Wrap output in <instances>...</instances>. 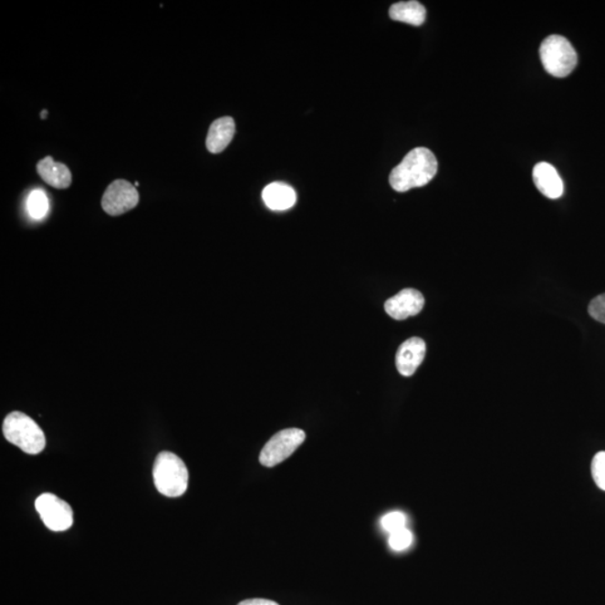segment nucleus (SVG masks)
<instances>
[{
	"instance_id": "nucleus-1",
	"label": "nucleus",
	"mask_w": 605,
	"mask_h": 605,
	"mask_svg": "<svg viewBox=\"0 0 605 605\" xmlns=\"http://www.w3.org/2000/svg\"><path fill=\"white\" fill-rule=\"evenodd\" d=\"M437 167L439 164L435 155L425 147H417L391 171V188L397 192H407L429 184L437 173Z\"/></svg>"
},
{
	"instance_id": "nucleus-2",
	"label": "nucleus",
	"mask_w": 605,
	"mask_h": 605,
	"mask_svg": "<svg viewBox=\"0 0 605 605\" xmlns=\"http://www.w3.org/2000/svg\"><path fill=\"white\" fill-rule=\"evenodd\" d=\"M152 478L160 494L169 498H177L188 490V467L181 457L172 452H161L156 456Z\"/></svg>"
},
{
	"instance_id": "nucleus-3",
	"label": "nucleus",
	"mask_w": 605,
	"mask_h": 605,
	"mask_svg": "<svg viewBox=\"0 0 605 605\" xmlns=\"http://www.w3.org/2000/svg\"><path fill=\"white\" fill-rule=\"evenodd\" d=\"M3 434L26 454L37 455L46 449V435L41 427L22 412H13L5 418Z\"/></svg>"
},
{
	"instance_id": "nucleus-4",
	"label": "nucleus",
	"mask_w": 605,
	"mask_h": 605,
	"mask_svg": "<svg viewBox=\"0 0 605 605\" xmlns=\"http://www.w3.org/2000/svg\"><path fill=\"white\" fill-rule=\"evenodd\" d=\"M540 60L546 71L556 78H565L578 64V54L568 38L550 36L540 46Z\"/></svg>"
},
{
	"instance_id": "nucleus-5",
	"label": "nucleus",
	"mask_w": 605,
	"mask_h": 605,
	"mask_svg": "<svg viewBox=\"0 0 605 605\" xmlns=\"http://www.w3.org/2000/svg\"><path fill=\"white\" fill-rule=\"evenodd\" d=\"M305 432L299 429L283 430L275 434L260 452V464L274 467L287 460L305 441Z\"/></svg>"
},
{
	"instance_id": "nucleus-6",
	"label": "nucleus",
	"mask_w": 605,
	"mask_h": 605,
	"mask_svg": "<svg viewBox=\"0 0 605 605\" xmlns=\"http://www.w3.org/2000/svg\"><path fill=\"white\" fill-rule=\"evenodd\" d=\"M36 508L44 525L52 531H66L73 525V510L56 495L43 494L36 501Z\"/></svg>"
},
{
	"instance_id": "nucleus-7",
	"label": "nucleus",
	"mask_w": 605,
	"mask_h": 605,
	"mask_svg": "<svg viewBox=\"0 0 605 605\" xmlns=\"http://www.w3.org/2000/svg\"><path fill=\"white\" fill-rule=\"evenodd\" d=\"M140 193L136 186L125 180H117L103 193L101 205L106 214L117 216L136 208Z\"/></svg>"
},
{
	"instance_id": "nucleus-8",
	"label": "nucleus",
	"mask_w": 605,
	"mask_h": 605,
	"mask_svg": "<svg viewBox=\"0 0 605 605\" xmlns=\"http://www.w3.org/2000/svg\"><path fill=\"white\" fill-rule=\"evenodd\" d=\"M425 299L421 292L416 289L406 288L401 290L395 297L387 299L385 311L393 319L402 321L411 317H415L424 308Z\"/></svg>"
},
{
	"instance_id": "nucleus-9",
	"label": "nucleus",
	"mask_w": 605,
	"mask_h": 605,
	"mask_svg": "<svg viewBox=\"0 0 605 605\" xmlns=\"http://www.w3.org/2000/svg\"><path fill=\"white\" fill-rule=\"evenodd\" d=\"M426 343L421 338H411L403 342L396 354V367L403 377L414 375L418 367L424 361Z\"/></svg>"
},
{
	"instance_id": "nucleus-10",
	"label": "nucleus",
	"mask_w": 605,
	"mask_h": 605,
	"mask_svg": "<svg viewBox=\"0 0 605 605\" xmlns=\"http://www.w3.org/2000/svg\"><path fill=\"white\" fill-rule=\"evenodd\" d=\"M533 177L536 188L546 198L555 200L563 195L564 183L553 165L538 163L534 167Z\"/></svg>"
},
{
	"instance_id": "nucleus-11",
	"label": "nucleus",
	"mask_w": 605,
	"mask_h": 605,
	"mask_svg": "<svg viewBox=\"0 0 605 605\" xmlns=\"http://www.w3.org/2000/svg\"><path fill=\"white\" fill-rule=\"evenodd\" d=\"M235 132V120L231 117L219 118L210 126L206 137V149L214 154H219L227 149Z\"/></svg>"
},
{
	"instance_id": "nucleus-12",
	"label": "nucleus",
	"mask_w": 605,
	"mask_h": 605,
	"mask_svg": "<svg viewBox=\"0 0 605 605\" xmlns=\"http://www.w3.org/2000/svg\"><path fill=\"white\" fill-rule=\"evenodd\" d=\"M37 173L46 183L58 190L68 189L72 183L70 170L68 166L54 162L52 156H47L38 162Z\"/></svg>"
},
{
	"instance_id": "nucleus-13",
	"label": "nucleus",
	"mask_w": 605,
	"mask_h": 605,
	"mask_svg": "<svg viewBox=\"0 0 605 605\" xmlns=\"http://www.w3.org/2000/svg\"><path fill=\"white\" fill-rule=\"evenodd\" d=\"M263 200L270 210L285 211L293 208L297 202V193L292 186L275 182L264 189Z\"/></svg>"
},
{
	"instance_id": "nucleus-14",
	"label": "nucleus",
	"mask_w": 605,
	"mask_h": 605,
	"mask_svg": "<svg viewBox=\"0 0 605 605\" xmlns=\"http://www.w3.org/2000/svg\"><path fill=\"white\" fill-rule=\"evenodd\" d=\"M390 16L393 21L420 26L425 22L426 9L421 3L415 2V0L401 2L392 5L390 9Z\"/></svg>"
},
{
	"instance_id": "nucleus-15",
	"label": "nucleus",
	"mask_w": 605,
	"mask_h": 605,
	"mask_svg": "<svg viewBox=\"0 0 605 605\" xmlns=\"http://www.w3.org/2000/svg\"><path fill=\"white\" fill-rule=\"evenodd\" d=\"M48 199L41 190L33 191L27 199V211L33 219L41 220L48 213Z\"/></svg>"
},
{
	"instance_id": "nucleus-16",
	"label": "nucleus",
	"mask_w": 605,
	"mask_h": 605,
	"mask_svg": "<svg viewBox=\"0 0 605 605\" xmlns=\"http://www.w3.org/2000/svg\"><path fill=\"white\" fill-rule=\"evenodd\" d=\"M383 529L391 535L396 531L406 528V516L400 511L391 513L385 516L381 520Z\"/></svg>"
},
{
	"instance_id": "nucleus-17",
	"label": "nucleus",
	"mask_w": 605,
	"mask_h": 605,
	"mask_svg": "<svg viewBox=\"0 0 605 605\" xmlns=\"http://www.w3.org/2000/svg\"><path fill=\"white\" fill-rule=\"evenodd\" d=\"M592 475L595 484L605 491V452H599L592 461Z\"/></svg>"
},
{
	"instance_id": "nucleus-18",
	"label": "nucleus",
	"mask_w": 605,
	"mask_h": 605,
	"mask_svg": "<svg viewBox=\"0 0 605 605\" xmlns=\"http://www.w3.org/2000/svg\"><path fill=\"white\" fill-rule=\"evenodd\" d=\"M412 543V534L407 528H403L396 531L391 535L390 545L393 550L396 552H402V550L410 548Z\"/></svg>"
},
{
	"instance_id": "nucleus-19",
	"label": "nucleus",
	"mask_w": 605,
	"mask_h": 605,
	"mask_svg": "<svg viewBox=\"0 0 605 605\" xmlns=\"http://www.w3.org/2000/svg\"><path fill=\"white\" fill-rule=\"evenodd\" d=\"M589 314L595 321L605 324V293L592 299L589 305Z\"/></svg>"
},
{
	"instance_id": "nucleus-20",
	"label": "nucleus",
	"mask_w": 605,
	"mask_h": 605,
	"mask_svg": "<svg viewBox=\"0 0 605 605\" xmlns=\"http://www.w3.org/2000/svg\"><path fill=\"white\" fill-rule=\"evenodd\" d=\"M238 605H279V604L266 599H248L245 600V601L243 602H240Z\"/></svg>"
},
{
	"instance_id": "nucleus-21",
	"label": "nucleus",
	"mask_w": 605,
	"mask_h": 605,
	"mask_svg": "<svg viewBox=\"0 0 605 605\" xmlns=\"http://www.w3.org/2000/svg\"><path fill=\"white\" fill-rule=\"evenodd\" d=\"M47 114H48L47 110H43V111L41 112V118H42V120H46V118L47 117Z\"/></svg>"
}]
</instances>
